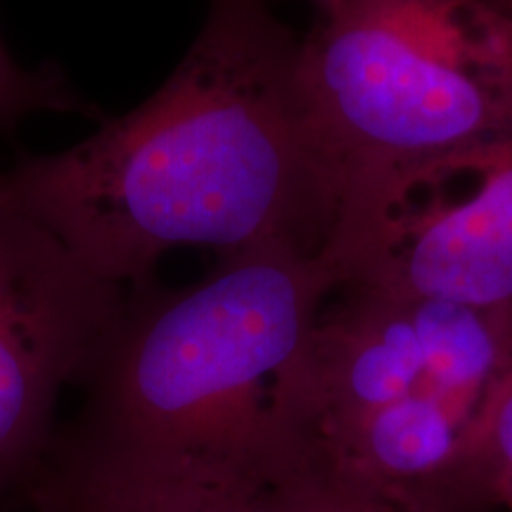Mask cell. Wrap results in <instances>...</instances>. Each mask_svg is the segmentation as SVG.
Segmentation results:
<instances>
[{
  "label": "cell",
  "mask_w": 512,
  "mask_h": 512,
  "mask_svg": "<svg viewBox=\"0 0 512 512\" xmlns=\"http://www.w3.org/2000/svg\"><path fill=\"white\" fill-rule=\"evenodd\" d=\"M344 185L313 114L302 38L264 0H211L174 74L136 110L0 171V202L107 283L140 287L166 252H328Z\"/></svg>",
  "instance_id": "obj_1"
},
{
  "label": "cell",
  "mask_w": 512,
  "mask_h": 512,
  "mask_svg": "<svg viewBox=\"0 0 512 512\" xmlns=\"http://www.w3.org/2000/svg\"><path fill=\"white\" fill-rule=\"evenodd\" d=\"M335 292L323 259L287 247L223 256L185 290L133 287L69 432L264 475L280 387Z\"/></svg>",
  "instance_id": "obj_2"
},
{
  "label": "cell",
  "mask_w": 512,
  "mask_h": 512,
  "mask_svg": "<svg viewBox=\"0 0 512 512\" xmlns=\"http://www.w3.org/2000/svg\"><path fill=\"white\" fill-rule=\"evenodd\" d=\"M302 74L339 221L408 166L512 133V15L494 0H354L318 15Z\"/></svg>",
  "instance_id": "obj_3"
},
{
  "label": "cell",
  "mask_w": 512,
  "mask_h": 512,
  "mask_svg": "<svg viewBox=\"0 0 512 512\" xmlns=\"http://www.w3.org/2000/svg\"><path fill=\"white\" fill-rule=\"evenodd\" d=\"M323 261L337 290L512 309V133L384 181L342 216Z\"/></svg>",
  "instance_id": "obj_4"
},
{
  "label": "cell",
  "mask_w": 512,
  "mask_h": 512,
  "mask_svg": "<svg viewBox=\"0 0 512 512\" xmlns=\"http://www.w3.org/2000/svg\"><path fill=\"white\" fill-rule=\"evenodd\" d=\"M124 299V287L0 202V494L22 491L43 465L57 401L91 368Z\"/></svg>",
  "instance_id": "obj_5"
},
{
  "label": "cell",
  "mask_w": 512,
  "mask_h": 512,
  "mask_svg": "<svg viewBox=\"0 0 512 512\" xmlns=\"http://www.w3.org/2000/svg\"><path fill=\"white\" fill-rule=\"evenodd\" d=\"M38 512H266L252 467L57 434L24 486Z\"/></svg>",
  "instance_id": "obj_6"
},
{
  "label": "cell",
  "mask_w": 512,
  "mask_h": 512,
  "mask_svg": "<svg viewBox=\"0 0 512 512\" xmlns=\"http://www.w3.org/2000/svg\"><path fill=\"white\" fill-rule=\"evenodd\" d=\"M512 475V361L460 434L444 472Z\"/></svg>",
  "instance_id": "obj_7"
},
{
  "label": "cell",
  "mask_w": 512,
  "mask_h": 512,
  "mask_svg": "<svg viewBox=\"0 0 512 512\" xmlns=\"http://www.w3.org/2000/svg\"><path fill=\"white\" fill-rule=\"evenodd\" d=\"M266 512H380L366 491L306 467H275L264 475Z\"/></svg>",
  "instance_id": "obj_8"
},
{
  "label": "cell",
  "mask_w": 512,
  "mask_h": 512,
  "mask_svg": "<svg viewBox=\"0 0 512 512\" xmlns=\"http://www.w3.org/2000/svg\"><path fill=\"white\" fill-rule=\"evenodd\" d=\"M41 110L81 112V100L55 69L19 67L0 41V131Z\"/></svg>",
  "instance_id": "obj_9"
},
{
  "label": "cell",
  "mask_w": 512,
  "mask_h": 512,
  "mask_svg": "<svg viewBox=\"0 0 512 512\" xmlns=\"http://www.w3.org/2000/svg\"><path fill=\"white\" fill-rule=\"evenodd\" d=\"M311 3H313V8H316L318 15H325V12L342 8V5L354 3V0H311Z\"/></svg>",
  "instance_id": "obj_10"
},
{
  "label": "cell",
  "mask_w": 512,
  "mask_h": 512,
  "mask_svg": "<svg viewBox=\"0 0 512 512\" xmlns=\"http://www.w3.org/2000/svg\"><path fill=\"white\" fill-rule=\"evenodd\" d=\"M498 5H501L503 10H508L510 15H512V0H498Z\"/></svg>",
  "instance_id": "obj_11"
}]
</instances>
